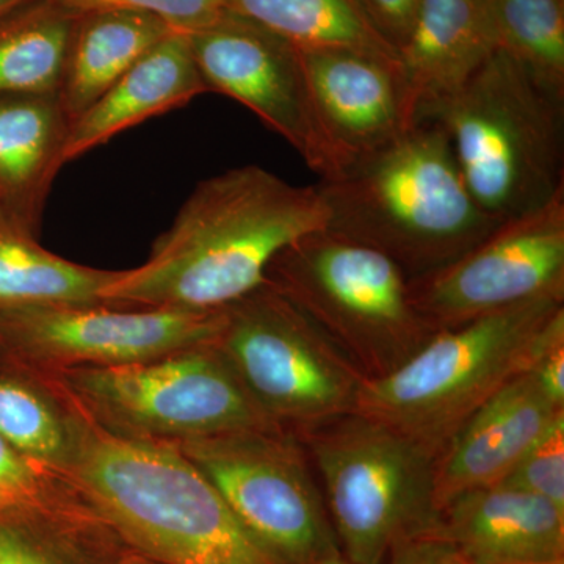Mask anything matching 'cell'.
Masks as SVG:
<instances>
[{"mask_svg":"<svg viewBox=\"0 0 564 564\" xmlns=\"http://www.w3.org/2000/svg\"><path fill=\"white\" fill-rule=\"evenodd\" d=\"M65 480L66 478L36 466L18 452L6 437L0 436V481L9 486L22 500L32 502L40 499Z\"/></svg>","mask_w":564,"mask_h":564,"instance_id":"obj_29","label":"cell"},{"mask_svg":"<svg viewBox=\"0 0 564 564\" xmlns=\"http://www.w3.org/2000/svg\"><path fill=\"white\" fill-rule=\"evenodd\" d=\"M317 185L300 187L258 165L199 182L147 262L118 272L104 303L218 311L265 282L289 245L328 228Z\"/></svg>","mask_w":564,"mask_h":564,"instance_id":"obj_1","label":"cell"},{"mask_svg":"<svg viewBox=\"0 0 564 564\" xmlns=\"http://www.w3.org/2000/svg\"><path fill=\"white\" fill-rule=\"evenodd\" d=\"M563 411L529 372L508 381L466 419L436 455L434 491L440 511L459 494L500 484Z\"/></svg>","mask_w":564,"mask_h":564,"instance_id":"obj_15","label":"cell"},{"mask_svg":"<svg viewBox=\"0 0 564 564\" xmlns=\"http://www.w3.org/2000/svg\"><path fill=\"white\" fill-rule=\"evenodd\" d=\"M378 33L397 52L402 50L413 25L419 0H358Z\"/></svg>","mask_w":564,"mask_h":564,"instance_id":"obj_30","label":"cell"},{"mask_svg":"<svg viewBox=\"0 0 564 564\" xmlns=\"http://www.w3.org/2000/svg\"><path fill=\"white\" fill-rule=\"evenodd\" d=\"M44 375L85 417L121 440L180 444L276 426L252 403L214 343L151 361Z\"/></svg>","mask_w":564,"mask_h":564,"instance_id":"obj_8","label":"cell"},{"mask_svg":"<svg viewBox=\"0 0 564 564\" xmlns=\"http://www.w3.org/2000/svg\"><path fill=\"white\" fill-rule=\"evenodd\" d=\"M174 445L282 564H322L340 554L317 475L295 433L254 426Z\"/></svg>","mask_w":564,"mask_h":564,"instance_id":"obj_10","label":"cell"},{"mask_svg":"<svg viewBox=\"0 0 564 564\" xmlns=\"http://www.w3.org/2000/svg\"><path fill=\"white\" fill-rule=\"evenodd\" d=\"M322 564H352L343 554H336L326 558Z\"/></svg>","mask_w":564,"mask_h":564,"instance_id":"obj_36","label":"cell"},{"mask_svg":"<svg viewBox=\"0 0 564 564\" xmlns=\"http://www.w3.org/2000/svg\"><path fill=\"white\" fill-rule=\"evenodd\" d=\"M66 478L122 543L155 562L282 564L174 444L121 440L82 414Z\"/></svg>","mask_w":564,"mask_h":564,"instance_id":"obj_2","label":"cell"},{"mask_svg":"<svg viewBox=\"0 0 564 564\" xmlns=\"http://www.w3.org/2000/svg\"><path fill=\"white\" fill-rule=\"evenodd\" d=\"M317 188L328 206L326 229L383 252L408 280L462 258L502 223L467 191L447 135L433 121L415 122Z\"/></svg>","mask_w":564,"mask_h":564,"instance_id":"obj_3","label":"cell"},{"mask_svg":"<svg viewBox=\"0 0 564 564\" xmlns=\"http://www.w3.org/2000/svg\"><path fill=\"white\" fill-rule=\"evenodd\" d=\"M221 310L58 304L0 311V348L41 373L151 361L214 343Z\"/></svg>","mask_w":564,"mask_h":564,"instance_id":"obj_11","label":"cell"},{"mask_svg":"<svg viewBox=\"0 0 564 564\" xmlns=\"http://www.w3.org/2000/svg\"><path fill=\"white\" fill-rule=\"evenodd\" d=\"M296 436L313 464L348 562L384 564L403 541L436 532V455L421 444L361 413Z\"/></svg>","mask_w":564,"mask_h":564,"instance_id":"obj_6","label":"cell"},{"mask_svg":"<svg viewBox=\"0 0 564 564\" xmlns=\"http://www.w3.org/2000/svg\"><path fill=\"white\" fill-rule=\"evenodd\" d=\"M226 10L299 50L359 52L400 68L399 52L373 28L358 0H226Z\"/></svg>","mask_w":564,"mask_h":564,"instance_id":"obj_23","label":"cell"},{"mask_svg":"<svg viewBox=\"0 0 564 564\" xmlns=\"http://www.w3.org/2000/svg\"><path fill=\"white\" fill-rule=\"evenodd\" d=\"M500 50L564 96V0H486Z\"/></svg>","mask_w":564,"mask_h":564,"instance_id":"obj_26","label":"cell"},{"mask_svg":"<svg viewBox=\"0 0 564 564\" xmlns=\"http://www.w3.org/2000/svg\"><path fill=\"white\" fill-rule=\"evenodd\" d=\"M79 13L31 0L0 18V96L58 95Z\"/></svg>","mask_w":564,"mask_h":564,"instance_id":"obj_24","label":"cell"},{"mask_svg":"<svg viewBox=\"0 0 564 564\" xmlns=\"http://www.w3.org/2000/svg\"><path fill=\"white\" fill-rule=\"evenodd\" d=\"M447 135L467 191L505 221L564 188V96L503 50L452 95L422 107Z\"/></svg>","mask_w":564,"mask_h":564,"instance_id":"obj_4","label":"cell"},{"mask_svg":"<svg viewBox=\"0 0 564 564\" xmlns=\"http://www.w3.org/2000/svg\"><path fill=\"white\" fill-rule=\"evenodd\" d=\"M121 564H162L155 560L148 558V556L139 554V552H131L122 556Z\"/></svg>","mask_w":564,"mask_h":564,"instance_id":"obj_34","label":"cell"},{"mask_svg":"<svg viewBox=\"0 0 564 564\" xmlns=\"http://www.w3.org/2000/svg\"><path fill=\"white\" fill-rule=\"evenodd\" d=\"M31 2V0H0V18L3 14L9 13V11L17 9V7L22 6V3Z\"/></svg>","mask_w":564,"mask_h":564,"instance_id":"obj_35","label":"cell"},{"mask_svg":"<svg viewBox=\"0 0 564 564\" xmlns=\"http://www.w3.org/2000/svg\"><path fill=\"white\" fill-rule=\"evenodd\" d=\"M62 6L85 13L93 10H132L152 14L169 24L173 31L196 33L221 20L226 0H57Z\"/></svg>","mask_w":564,"mask_h":564,"instance_id":"obj_28","label":"cell"},{"mask_svg":"<svg viewBox=\"0 0 564 564\" xmlns=\"http://www.w3.org/2000/svg\"><path fill=\"white\" fill-rule=\"evenodd\" d=\"M502 481L538 494L564 510V411L527 448Z\"/></svg>","mask_w":564,"mask_h":564,"instance_id":"obj_27","label":"cell"},{"mask_svg":"<svg viewBox=\"0 0 564 564\" xmlns=\"http://www.w3.org/2000/svg\"><path fill=\"white\" fill-rule=\"evenodd\" d=\"M500 50L486 0H419L400 55L404 102L422 107L458 90Z\"/></svg>","mask_w":564,"mask_h":564,"instance_id":"obj_17","label":"cell"},{"mask_svg":"<svg viewBox=\"0 0 564 564\" xmlns=\"http://www.w3.org/2000/svg\"><path fill=\"white\" fill-rule=\"evenodd\" d=\"M532 564H564V560H562V562H551V563H532Z\"/></svg>","mask_w":564,"mask_h":564,"instance_id":"obj_37","label":"cell"},{"mask_svg":"<svg viewBox=\"0 0 564 564\" xmlns=\"http://www.w3.org/2000/svg\"><path fill=\"white\" fill-rule=\"evenodd\" d=\"M117 274L63 259L0 218V311L104 303Z\"/></svg>","mask_w":564,"mask_h":564,"instance_id":"obj_25","label":"cell"},{"mask_svg":"<svg viewBox=\"0 0 564 564\" xmlns=\"http://www.w3.org/2000/svg\"><path fill=\"white\" fill-rule=\"evenodd\" d=\"M188 36L209 91L229 96L258 115L322 180L343 172L315 117L299 47L229 11Z\"/></svg>","mask_w":564,"mask_h":564,"instance_id":"obj_13","label":"cell"},{"mask_svg":"<svg viewBox=\"0 0 564 564\" xmlns=\"http://www.w3.org/2000/svg\"><path fill=\"white\" fill-rule=\"evenodd\" d=\"M22 503H28L22 500L18 494L11 491L9 486L0 481V511L10 510V508L20 507Z\"/></svg>","mask_w":564,"mask_h":564,"instance_id":"obj_33","label":"cell"},{"mask_svg":"<svg viewBox=\"0 0 564 564\" xmlns=\"http://www.w3.org/2000/svg\"><path fill=\"white\" fill-rule=\"evenodd\" d=\"M109 527L63 481L40 499L0 511V564H109L98 544Z\"/></svg>","mask_w":564,"mask_h":564,"instance_id":"obj_21","label":"cell"},{"mask_svg":"<svg viewBox=\"0 0 564 564\" xmlns=\"http://www.w3.org/2000/svg\"><path fill=\"white\" fill-rule=\"evenodd\" d=\"M265 282L310 315L366 380L402 367L436 333L392 259L328 229L285 247Z\"/></svg>","mask_w":564,"mask_h":564,"instance_id":"obj_7","label":"cell"},{"mask_svg":"<svg viewBox=\"0 0 564 564\" xmlns=\"http://www.w3.org/2000/svg\"><path fill=\"white\" fill-rule=\"evenodd\" d=\"M13 361L17 369H0V436L36 466L66 478L79 444L80 411L46 375Z\"/></svg>","mask_w":564,"mask_h":564,"instance_id":"obj_22","label":"cell"},{"mask_svg":"<svg viewBox=\"0 0 564 564\" xmlns=\"http://www.w3.org/2000/svg\"><path fill=\"white\" fill-rule=\"evenodd\" d=\"M69 124L58 95L0 96V218L32 236L66 163Z\"/></svg>","mask_w":564,"mask_h":564,"instance_id":"obj_19","label":"cell"},{"mask_svg":"<svg viewBox=\"0 0 564 564\" xmlns=\"http://www.w3.org/2000/svg\"><path fill=\"white\" fill-rule=\"evenodd\" d=\"M474 564L564 560V510L508 484L456 496L441 510L436 532Z\"/></svg>","mask_w":564,"mask_h":564,"instance_id":"obj_16","label":"cell"},{"mask_svg":"<svg viewBox=\"0 0 564 564\" xmlns=\"http://www.w3.org/2000/svg\"><path fill=\"white\" fill-rule=\"evenodd\" d=\"M300 52L315 117L343 172L415 124L399 66L352 51Z\"/></svg>","mask_w":564,"mask_h":564,"instance_id":"obj_14","label":"cell"},{"mask_svg":"<svg viewBox=\"0 0 564 564\" xmlns=\"http://www.w3.org/2000/svg\"><path fill=\"white\" fill-rule=\"evenodd\" d=\"M529 373L551 402L564 408V336L556 337L541 351Z\"/></svg>","mask_w":564,"mask_h":564,"instance_id":"obj_32","label":"cell"},{"mask_svg":"<svg viewBox=\"0 0 564 564\" xmlns=\"http://www.w3.org/2000/svg\"><path fill=\"white\" fill-rule=\"evenodd\" d=\"M384 564H474L436 533L411 538L393 547Z\"/></svg>","mask_w":564,"mask_h":564,"instance_id":"obj_31","label":"cell"},{"mask_svg":"<svg viewBox=\"0 0 564 564\" xmlns=\"http://www.w3.org/2000/svg\"><path fill=\"white\" fill-rule=\"evenodd\" d=\"M173 32L159 18L140 11L79 13L58 90L69 122L90 109L126 70Z\"/></svg>","mask_w":564,"mask_h":564,"instance_id":"obj_20","label":"cell"},{"mask_svg":"<svg viewBox=\"0 0 564 564\" xmlns=\"http://www.w3.org/2000/svg\"><path fill=\"white\" fill-rule=\"evenodd\" d=\"M273 425L295 434L355 413L358 367L288 296L263 282L221 310L214 340Z\"/></svg>","mask_w":564,"mask_h":564,"instance_id":"obj_9","label":"cell"},{"mask_svg":"<svg viewBox=\"0 0 564 564\" xmlns=\"http://www.w3.org/2000/svg\"><path fill=\"white\" fill-rule=\"evenodd\" d=\"M204 93L209 88L196 65L191 36L170 33L70 122L66 163L150 118L187 106Z\"/></svg>","mask_w":564,"mask_h":564,"instance_id":"obj_18","label":"cell"},{"mask_svg":"<svg viewBox=\"0 0 564 564\" xmlns=\"http://www.w3.org/2000/svg\"><path fill=\"white\" fill-rule=\"evenodd\" d=\"M564 336V300L545 299L440 329L392 373L364 380L355 413L437 455L456 430Z\"/></svg>","mask_w":564,"mask_h":564,"instance_id":"obj_5","label":"cell"},{"mask_svg":"<svg viewBox=\"0 0 564 564\" xmlns=\"http://www.w3.org/2000/svg\"><path fill=\"white\" fill-rule=\"evenodd\" d=\"M415 310L434 332L538 300H564V188L508 218L462 258L410 280Z\"/></svg>","mask_w":564,"mask_h":564,"instance_id":"obj_12","label":"cell"}]
</instances>
